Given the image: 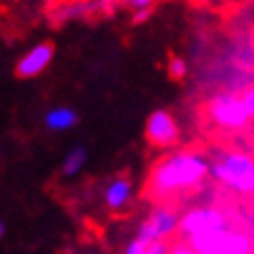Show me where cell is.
I'll use <instances>...</instances> for the list:
<instances>
[{
    "instance_id": "obj_23",
    "label": "cell",
    "mask_w": 254,
    "mask_h": 254,
    "mask_svg": "<svg viewBox=\"0 0 254 254\" xmlns=\"http://www.w3.org/2000/svg\"><path fill=\"white\" fill-rule=\"evenodd\" d=\"M252 242H254V238H252Z\"/></svg>"
},
{
    "instance_id": "obj_4",
    "label": "cell",
    "mask_w": 254,
    "mask_h": 254,
    "mask_svg": "<svg viewBox=\"0 0 254 254\" xmlns=\"http://www.w3.org/2000/svg\"><path fill=\"white\" fill-rule=\"evenodd\" d=\"M188 244L196 254H252L250 238L231 227L192 238Z\"/></svg>"
},
{
    "instance_id": "obj_7",
    "label": "cell",
    "mask_w": 254,
    "mask_h": 254,
    "mask_svg": "<svg viewBox=\"0 0 254 254\" xmlns=\"http://www.w3.org/2000/svg\"><path fill=\"white\" fill-rule=\"evenodd\" d=\"M144 133L148 144L156 148H173L179 142V125L167 109H156L148 115Z\"/></svg>"
},
{
    "instance_id": "obj_12",
    "label": "cell",
    "mask_w": 254,
    "mask_h": 254,
    "mask_svg": "<svg viewBox=\"0 0 254 254\" xmlns=\"http://www.w3.org/2000/svg\"><path fill=\"white\" fill-rule=\"evenodd\" d=\"M92 10H96V4L94 2H69L57 8L55 13V21L61 23V21H71V19H81L86 17Z\"/></svg>"
},
{
    "instance_id": "obj_19",
    "label": "cell",
    "mask_w": 254,
    "mask_h": 254,
    "mask_svg": "<svg viewBox=\"0 0 254 254\" xmlns=\"http://www.w3.org/2000/svg\"><path fill=\"white\" fill-rule=\"evenodd\" d=\"M152 15V8H142V10H133V23H144V21H148V17Z\"/></svg>"
},
{
    "instance_id": "obj_15",
    "label": "cell",
    "mask_w": 254,
    "mask_h": 254,
    "mask_svg": "<svg viewBox=\"0 0 254 254\" xmlns=\"http://www.w3.org/2000/svg\"><path fill=\"white\" fill-rule=\"evenodd\" d=\"M171 246L167 242H152V244H146V254H169Z\"/></svg>"
},
{
    "instance_id": "obj_6",
    "label": "cell",
    "mask_w": 254,
    "mask_h": 254,
    "mask_svg": "<svg viewBox=\"0 0 254 254\" xmlns=\"http://www.w3.org/2000/svg\"><path fill=\"white\" fill-rule=\"evenodd\" d=\"M179 217L173 208L169 206H156L150 210L142 225L137 227V240H142L144 244H152V242H167L179 234Z\"/></svg>"
},
{
    "instance_id": "obj_13",
    "label": "cell",
    "mask_w": 254,
    "mask_h": 254,
    "mask_svg": "<svg viewBox=\"0 0 254 254\" xmlns=\"http://www.w3.org/2000/svg\"><path fill=\"white\" fill-rule=\"evenodd\" d=\"M167 75L171 77L173 81L186 79V75H188V61H186L184 57L173 55L171 59L167 61Z\"/></svg>"
},
{
    "instance_id": "obj_1",
    "label": "cell",
    "mask_w": 254,
    "mask_h": 254,
    "mask_svg": "<svg viewBox=\"0 0 254 254\" xmlns=\"http://www.w3.org/2000/svg\"><path fill=\"white\" fill-rule=\"evenodd\" d=\"M210 175V161L196 150H177L158 161L148 177V192L163 200L198 188Z\"/></svg>"
},
{
    "instance_id": "obj_16",
    "label": "cell",
    "mask_w": 254,
    "mask_h": 254,
    "mask_svg": "<svg viewBox=\"0 0 254 254\" xmlns=\"http://www.w3.org/2000/svg\"><path fill=\"white\" fill-rule=\"evenodd\" d=\"M96 10H102V13H111V10H115L119 4H123V0H96Z\"/></svg>"
},
{
    "instance_id": "obj_11",
    "label": "cell",
    "mask_w": 254,
    "mask_h": 254,
    "mask_svg": "<svg viewBox=\"0 0 254 254\" xmlns=\"http://www.w3.org/2000/svg\"><path fill=\"white\" fill-rule=\"evenodd\" d=\"M86 163H88V150H86V146H81V144L71 146L69 150L65 152V156H63V163H61L63 177H67V179L77 177L83 171Z\"/></svg>"
},
{
    "instance_id": "obj_21",
    "label": "cell",
    "mask_w": 254,
    "mask_h": 254,
    "mask_svg": "<svg viewBox=\"0 0 254 254\" xmlns=\"http://www.w3.org/2000/svg\"><path fill=\"white\" fill-rule=\"evenodd\" d=\"M4 234H6V225L0 221V242H2V238H4Z\"/></svg>"
},
{
    "instance_id": "obj_2",
    "label": "cell",
    "mask_w": 254,
    "mask_h": 254,
    "mask_svg": "<svg viewBox=\"0 0 254 254\" xmlns=\"http://www.w3.org/2000/svg\"><path fill=\"white\" fill-rule=\"evenodd\" d=\"M210 175L215 182L238 194H254V158L240 150H227L210 163Z\"/></svg>"
},
{
    "instance_id": "obj_20",
    "label": "cell",
    "mask_w": 254,
    "mask_h": 254,
    "mask_svg": "<svg viewBox=\"0 0 254 254\" xmlns=\"http://www.w3.org/2000/svg\"><path fill=\"white\" fill-rule=\"evenodd\" d=\"M169 254H196V252L192 250V246H190V244H177V246L171 248V252H169Z\"/></svg>"
},
{
    "instance_id": "obj_10",
    "label": "cell",
    "mask_w": 254,
    "mask_h": 254,
    "mask_svg": "<svg viewBox=\"0 0 254 254\" xmlns=\"http://www.w3.org/2000/svg\"><path fill=\"white\" fill-rule=\"evenodd\" d=\"M77 123H79L77 111L73 107H67V104H57V107L48 109L44 115V127L52 133L71 131Z\"/></svg>"
},
{
    "instance_id": "obj_14",
    "label": "cell",
    "mask_w": 254,
    "mask_h": 254,
    "mask_svg": "<svg viewBox=\"0 0 254 254\" xmlns=\"http://www.w3.org/2000/svg\"><path fill=\"white\" fill-rule=\"evenodd\" d=\"M242 102H244V109L248 113V117L254 119V86L242 94Z\"/></svg>"
},
{
    "instance_id": "obj_18",
    "label": "cell",
    "mask_w": 254,
    "mask_h": 254,
    "mask_svg": "<svg viewBox=\"0 0 254 254\" xmlns=\"http://www.w3.org/2000/svg\"><path fill=\"white\" fill-rule=\"evenodd\" d=\"M123 4L131 6L133 10H142V8H152V0H123Z\"/></svg>"
},
{
    "instance_id": "obj_9",
    "label": "cell",
    "mask_w": 254,
    "mask_h": 254,
    "mask_svg": "<svg viewBox=\"0 0 254 254\" xmlns=\"http://www.w3.org/2000/svg\"><path fill=\"white\" fill-rule=\"evenodd\" d=\"M131 196H133V184H131V179L125 177V175L113 177L111 182L104 186V192H102L104 206H107L111 213L123 210L131 202Z\"/></svg>"
},
{
    "instance_id": "obj_5",
    "label": "cell",
    "mask_w": 254,
    "mask_h": 254,
    "mask_svg": "<svg viewBox=\"0 0 254 254\" xmlns=\"http://www.w3.org/2000/svg\"><path fill=\"white\" fill-rule=\"evenodd\" d=\"M229 227L227 215L221 208L213 206H198L182 215L179 219V236H184L188 242L192 238L215 234V231H223Z\"/></svg>"
},
{
    "instance_id": "obj_22",
    "label": "cell",
    "mask_w": 254,
    "mask_h": 254,
    "mask_svg": "<svg viewBox=\"0 0 254 254\" xmlns=\"http://www.w3.org/2000/svg\"><path fill=\"white\" fill-rule=\"evenodd\" d=\"M252 48H254V36H252Z\"/></svg>"
},
{
    "instance_id": "obj_8",
    "label": "cell",
    "mask_w": 254,
    "mask_h": 254,
    "mask_svg": "<svg viewBox=\"0 0 254 254\" xmlns=\"http://www.w3.org/2000/svg\"><path fill=\"white\" fill-rule=\"evenodd\" d=\"M52 61H55V46L50 42H38L17 61L15 75L21 79H34L50 67Z\"/></svg>"
},
{
    "instance_id": "obj_17",
    "label": "cell",
    "mask_w": 254,
    "mask_h": 254,
    "mask_svg": "<svg viewBox=\"0 0 254 254\" xmlns=\"http://www.w3.org/2000/svg\"><path fill=\"white\" fill-rule=\"evenodd\" d=\"M123 254H146V244L142 240H131L129 244H127V248H125V252Z\"/></svg>"
},
{
    "instance_id": "obj_3",
    "label": "cell",
    "mask_w": 254,
    "mask_h": 254,
    "mask_svg": "<svg viewBox=\"0 0 254 254\" xmlns=\"http://www.w3.org/2000/svg\"><path fill=\"white\" fill-rule=\"evenodd\" d=\"M206 115L217 127L227 131H240L248 125L250 117L244 109L242 96L234 92H219L206 102Z\"/></svg>"
}]
</instances>
